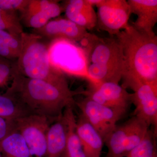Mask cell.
<instances>
[{
	"mask_svg": "<svg viewBox=\"0 0 157 157\" xmlns=\"http://www.w3.org/2000/svg\"><path fill=\"white\" fill-rule=\"evenodd\" d=\"M80 42L88 64L118 67L124 71L123 52L117 39L101 38L88 33Z\"/></svg>",
	"mask_w": 157,
	"mask_h": 157,
	"instance_id": "4",
	"label": "cell"
},
{
	"mask_svg": "<svg viewBox=\"0 0 157 157\" xmlns=\"http://www.w3.org/2000/svg\"><path fill=\"white\" fill-rule=\"evenodd\" d=\"M96 6V26L101 30L116 36L130 25L128 21L131 13L127 1L101 0Z\"/></svg>",
	"mask_w": 157,
	"mask_h": 157,
	"instance_id": "7",
	"label": "cell"
},
{
	"mask_svg": "<svg viewBox=\"0 0 157 157\" xmlns=\"http://www.w3.org/2000/svg\"><path fill=\"white\" fill-rule=\"evenodd\" d=\"M21 48V35H14L0 30V56L16 61Z\"/></svg>",
	"mask_w": 157,
	"mask_h": 157,
	"instance_id": "19",
	"label": "cell"
},
{
	"mask_svg": "<svg viewBox=\"0 0 157 157\" xmlns=\"http://www.w3.org/2000/svg\"><path fill=\"white\" fill-rule=\"evenodd\" d=\"M131 14L137 18L132 26L137 30L152 35L157 22V0H128Z\"/></svg>",
	"mask_w": 157,
	"mask_h": 157,
	"instance_id": "12",
	"label": "cell"
},
{
	"mask_svg": "<svg viewBox=\"0 0 157 157\" xmlns=\"http://www.w3.org/2000/svg\"><path fill=\"white\" fill-rule=\"evenodd\" d=\"M0 152L2 157H31L25 140L17 130L0 141Z\"/></svg>",
	"mask_w": 157,
	"mask_h": 157,
	"instance_id": "18",
	"label": "cell"
},
{
	"mask_svg": "<svg viewBox=\"0 0 157 157\" xmlns=\"http://www.w3.org/2000/svg\"><path fill=\"white\" fill-rule=\"evenodd\" d=\"M124 61L123 84L137 81L157 83V37L137 30L132 25L116 36Z\"/></svg>",
	"mask_w": 157,
	"mask_h": 157,
	"instance_id": "2",
	"label": "cell"
},
{
	"mask_svg": "<svg viewBox=\"0 0 157 157\" xmlns=\"http://www.w3.org/2000/svg\"><path fill=\"white\" fill-rule=\"evenodd\" d=\"M67 125L63 113L49 126L44 157H63L66 147Z\"/></svg>",
	"mask_w": 157,
	"mask_h": 157,
	"instance_id": "15",
	"label": "cell"
},
{
	"mask_svg": "<svg viewBox=\"0 0 157 157\" xmlns=\"http://www.w3.org/2000/svg\"><path fill=\"white\" fill-rule=\"evenodd\" d=\"M18 72L16 61L0 56V90L6 87Z\"/></svg>",
	"mask_w": 157,
	"mask_h": 157,
	"instance_id": "22",
	"label": "cell"
},
{
	"mask_svg": "<svg viewBox=\"0 0 157 157\" xmlns=\"http://www.w3.org/2000/svg\"><path fill=\"white\" fill-rule=\"evenodd\" d=\"M76 105L82 115L98 131L104 141L125 114L120 110L98 104L86 97Z\"/></svg>",
	"mask_w": 157,
	"mask_h": 157,
	"instance_id": "9",
	"label": "cell"
},
{
	"mask_svg": "<svg viewBox=\"0 0 157 157\" xmlns=\"http://www.w3.org/2000/svg\"><path fill=\"white\" fill-rule=\"evenodd\" d=\"M122 86L133 90L132 104L135 107L134 116L145 122L150 128H153L156 133L157 83L134 81Z\"/></svg>",
	"mask_w": 157,
	"mask_h": 157,
	"instance_id": "5",
	"label": "cell"
},
{
	"mask_svg": "<svg viewBox=\"0 0 157 157\" xmlns=\"http://www.w3.org/2000/svg\"><path fill=\"white\" fill-rule=\"evenodd\" d=\"M156 134L153 129H149L141 143L129 151L125 157H157Z\"/></svg>",
	"mask_w": 157,
	"mask_h": 157,
	"instance_id": "20",
	"label": "cell"
},
{
	"mask_svg": "<svg viewBox=\"0 0 157 157\" xmlns=\"http://www.w3.org/2000/svg\"><path fill=\"white\" fill-rule=\"evenodd\" d=\"M0 157H2V154H1V152H0Z\"/></svg>",
	"mask_w": 157,
	"mask_h": 157,
	"instance_id": "26",
	"label": "cell"
},
{
	"mask_svg": "<svg viewBox=\"0 0 157 157\" xmlns=\"http://www.w3.org/2000/svg\"><path fill=\"white\" fill-rule=\"evenodd\" d=\"M30 0H0V9L21 13L26 8Z\"/></svg>",
	"mask_w": 157,
	"mask_h": 157,
	"instance_id": "23",
	"label": "cell"
},
{
	"mask_svg": "<svg viewBox=\"0 0 157 157\" xmlns=\"http://www.w3.org/2000/svg\"><path fill=\"white\" fill-rule=\"evenodd\" d=\"M76 132L86 157H101L104 142L97 130L82 114L76 120Z\"/></svg>",
	"mask_w": 157,
	"mask_h": 157,
	"instance_id": "14",
	"label": "cell"
},
{
	"mask_svg": "<svg viewBox=\"0 0 157 157\" xmlns=\"http://www.w3.org/2000/svg\"><path fill=\"white\" fill-rule=\"evenodd\" d=\"M88 32L67 18L51 20L41 28L34 29L33 33L43 39H64L72 42H80Z\"/></svg>",
	"mask_w": 157,
	"mask_h": 157,
	"instance_id": "11",
	"label": "cell"
},
{
	"mask_svg": "<svg viewBox=\"0 0 157 157\" xmlns=\"http://www.w3.org/2000/svg\"><path fill=\"white\" fill-rule=\"evenodd\" d=\"M19 99L33 114L54 121L67 107L76 104L77 93L70 89L67 81L52 83L27 78L17 72L7 89Z\"/></svg>",
	"mask_w": 157,
	"mask_h": 157,
	"instance_id": "1",
	"label": "cell"
},
{
	"mask_svg": "<svg viewBox=\"0 0 157 157\" xmlns=\"http://www.w3.org/2000/svg\"><path fill=\"white\" fill-rule=\"evenodd\" d=\"M21 48L16 61L17 70L23 76L59 83L67 81L64 73L51 64L48 45L43 38L36 34L23 33L21 34Z\"/></svg>",
	"mask_w": 157,
	"mask_h": 157,
	"instance_id": "3",
	"label": "cell"
},
{
	"mask_svg": "<svg viewBox=\"0 0 157 157\" xmlns=\"http://www.w3.org/2000/svg\"><path fill=\"white\" fill-rule=\"evenodd\" d=\"M32 114L33 113L9 91L0 94V117L15 120Z\"/></svg>",
	"mask_w": 157,
	"mask_h": 157,
	"instance_id": "17",
	"label": "cell"
},
{
	"mask_svg": "<svg viewBox=\"0 0 157 157\" xmlns=\"http://www.w3.org/2000/svg\"><path fill=\"white\" fill-rule=\"evenodd\" d=\"M63 115L67 125L66 147L63 157H86L76 132V119L73 107L65 108Z\"/></svg>",
	"mask_w": 157,
	"mask_h": 157,
	"instance_id": "16",
	"label": "cell"
},
{
	"mask_svg": "<svg viewBox=\"0 0 157 157\" xmlns=\"http://www.w3.org/2000/svg\"><path fill=\"white\" fill-rule=\"evenodd\" d=\"M87 1L90 4L93 6L98 5V3L101 2V0H87Z\"/></svg>",
	"mask_w": 157,
	"mask_h": 157,
	"instance_id": "25",
	"label": "cell"
},
{
	"mask_svg": "<svg viewBox=\"0 0 157 157\" xmlns=\"http://www.w3.org/2000/svg\"><path fill=\"white\" fill-rule=\"evenodd\" d=\"M63 7L58 1L30 0L26 8L20 14L21 24L34 29L41 28L52 19L60 15Z\"/></svg>",
	"mask_w": 157,
	"mask_h": 157,
	"instance_id": "10",
	"label": "cell"
},
{
	"mask_svg": "<svg viewBox=\"0 0 157 157\" xmlns=\"http://www.w3.org/2000/svg\"><path fill=\"white\" fill-rule=\"evenodd\" d=\"M63 7L66 18L86 30L97 26V13L87 0L67 1Z\"/></svg>",
	"mask_w": 157,
	"mask_h": 157,
	"instance_id": "13",
	"label": "cell"
},
{
	"mask_svg": "<svg viewBox=\"0 0 157 157\" xmlns=\"http://www.w3.org/2000/svg\"><path fill=\"white\" fill-rule=\"evenodd\" d=\"M16 130L15 120L0 117V141Z\"/></svg>",
	"mask_w": 157,
	"mask_h": 157,
	"instance_id": "24",
	"label": "cell"
},
{
	"mask_svg": "<svg viewBox=\"0 0 157 157\" xmlns=\"http://www.w3.org/2000/svg\"><path fill=\"white\" fill-rule=\"evenodd\" d=\"M87 90L82 93L98 104L126 113L132 104V93L114 82H97L89 80Z\"/></svg>",
	"mask_w": 157,
	"mask_h": 157,
	"instance_id": "8",
	"label": "cell"
},
{
	"mask_svg": "<svg viewBox=\"0 0 157 157\" xmlns=\"http://www.w3.org/2000/svg\"><path fill=\"white\" fill-rule=\"evenodd\" d=\"M0 30L20 36L23 33L22 24L17 12L0 9Z\"/></svg>",
	"mask_w": 157,
	"mask_h": 157,
	"instance_id": "21",
	"label": "cell"
},
{
	"mask_svg": "<svg viewBox=\"0 0 157 157\" xmlns=\"http://www.w3.org/2000/svg\"><path fill=\"white\" fill-rule=\"evenodd\" d=\"M15 121L16 130L25 140L31 157H45L50 120L45 116L32 114Z\"/></svg>",
	"mask_w": 157,
	"mask_h": 157,
	"instance_id": "6",
	"label": "cell"
}]
</instances>
